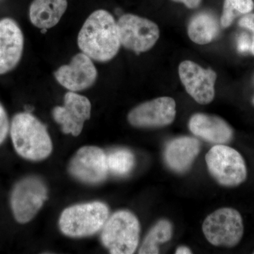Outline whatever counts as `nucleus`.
Instances as JSON below:
<instances>
[{
	"label": "nucleus",
	"instance_id": "17",
	"mask_svg": "<svg viewBox=\"0 0 254 254\" xmlns=\"http://www.w3.org/2000/svg\"><path fill=\"white\" fill-rule=\"evenodd\" d=\"M67 6V0H33L29 8L30 21L40 29L54 27L60 22Z\"/></svg>",
	"mask_w": 254,
	"mask_h": 254
},
{
	"label": "nucleus",
	"instance_id": "28",
	"mask_svg": "<svg viewBox=\"0 0 254 254\" xmlns=\"http://www.w3.org/2000/svg\"><path fill=\"white\" fill-rule=\"evenodd\" d=\"M253 101H254V100H253Z\"/></svg>",
	"mask_w": 254,
	"mask_h": 254
},
{
	"label": "nucleus",
	"instance_id": "13",
	"mask_svg": "<svg viewBox=\"0 0 254 254\" xmlns=\"http://www.w3.org/2000/svg\"><path fill=\"white\" fill-rule=\"evenodd\" d=\"M57 81L69 91H83L94 84L98 71L93 60L84 53L73 57L68 64L63 65L55 72Z\"/></svg>",
	"mask_w": 254,
	"mask_h": 254
},
{
	"label": "nucleus",
	"instance_id": "16",
	"mask_svg": "<svg viewBox=\"0 0 254 254\" xmlns=\"http://www.w3.org/2000/svg\"><path fill=\"white\" fill-rule=\"evenodd\" d=\"M200 150V142L196 138L188 136L177 138L167 145L165 162L174 172L185 173L191 166Z\"/></svg>",
	"mask_w": 254,
	"mask_h": 254
},
{
	"label": "nucleus",
	"instance_id": "21",
	"mask_svg": "<svg viewBox=\"0 0 254 254\" xmlns=\"http://www.w3.org/2000/svg\"><path fill=\"white\" fill-rule=\"evenodd\" d=\"M254 8L252 0H225L221 17L222 27L227 28L237 16L250 13Z\"/></svg>",
	"mask_w": 254,
	"mask_h": 254
},
{
	"label": "nucleus",
	"instance_id": "27",
	"mask_svg": "<svg viewBox=\"0 0 254 254\" xmlns=\"http://www.w3.org/2000/svg\"><path fill=\"white\" fill-rule=\"evenodd\" d=\"M251 50H252V53L254 55V37H253V41L252 43V48H251Z\"/></svg>",
	"mask_w": 254,
	"mask_h": 254
},
{
	"label": "nucleus",
	"instance_id": "11",
	"mask_svg": "<svg viewBox=\"0 0 254 254\" xmlns=\"http://www.w3.org/2000/svg\"><path fill=\"white\" fill-rule=\"evenodd\" d=\"M179 74L187 93L197 103L206 105L213 101L217 78L215 71L204 69L193 62L185 61L179 66Z\"/></svg>",
	"mask_w": 254,
	"mask_h": 254
},
{
	"label": "nucleus",
	"instance_id": "14",
	"mask_svg": "<svg viewBox=\"0 0 254 254\" xmlns=\"http://www.w3.org/2000/svg\"><path fill=\"white\" fill-rule=\"evenodd\" d=\"M24 38L12 18L0 20V75L14 69L22 57Z\"/></svg>",
	"mask_w": 254,
	"mask_h": 254
},
{
	"label": "nucleus",
	"instance_id": "1",
	"mask_svg": "<svg viewBox=\"0 0 254 254\" xmlns=\"http://www.w3.org/2000/svg\"><path fill=\"white\" fill-rule=\"evenodd\" d=\"M77 43L82 53L92 60L100 63L110 61L121 46L118 22L106 10L93 11L78 33Z\"/></svg>",
	"mask_w": 254,
	"mask_h": 254
},
{
	"label": "nucleus",
	"instance_id": "20",
	"mask_svg": "<svg viewBox=\"0 0 254 254\" xmlns=\"http://www.w3.org/2000/svg\"><path fill=\"white\" fill-rule=\"evenodd\" d=\"M107 163L110 173L117 176H125L134 167V155L124 148L114 150L107 155Z\"/></svg>",
	"mask_w": 254,
	"mask_h": 254
},
{
	"label": "nucleus",
	"instance_id": "4",
	"mask_svg": "<svg viewBox=\"0 0 254 254\" xmlns=\"http://www.w3.org/2000/svg\"><path fill=\"white\" fill-rule=\"evenodd\" d=\"M140 224L127 210H120L108 218L102 229L101 241L110 254H131L139 242Z\"/></svg>",
	"mask_w": 254,
	"mask_h": 254
},
{
	"label": "nucleus",
	"instance_id": "12",
	"mask_svg": "<svg viewBox=\"0 0 254 254\" xmlns=\"http://www.w3.org/2000/svg\"><path fill=\"white\" fill-rule=\"evenodd\" d=\"M176 116V103L170 97H161L138 105L128 115L132 126L153 128L168 126Z\"/></svg>",
	"mask_w": 254,
	"mask_h": 254
},
{
	"label": "nucleus",
	"instance_id": "9",
	"mask_svg": "<svg viewBox=\"0 0 254 254\" xmlns=\"http://www.w3.org/2000/svg\"><path fill=\"white\" fill-rule=\"evenodd\" d=\"M68 171L74 178L84 183L90 185L101 183L109 173L107 155L98 147L93 145L82 147L70 161Z\"/></svg>",
	"mask_w": 254,
	"mask_h": 254
},
{
	"label": "nucleus",
	"instance_id": "19",
	"mask_svg": "<svg viewBox=\"0 0 254 254\" xmlns=\"http://www.w3.org/2000/svg\"><path fill=\"white\" fill-rule=\"evenodd\" d=\"M173 228L171 222L161 220L157 222L148 232L138 254H156L159 253V246L166 243L173 237Z\"/></svg>",
	"mask_w": 254,
	"mask_h": 254
},
{
	"label": "nucleus",
	"instance_id": "8",
	"mask_svg": "<svg viewBox=\"0 0 254 254\" xmlns=\"http://www.w3.org/2000/svg\"><path fill=\"white\" fill-rule=\"evenodd\" d=\"M118 26L121 46L137 53L151 49L160 36L154 22L136 15H123L118 20Z\"/></svg>",
	"mask_w": 254,
	"mask_h": 254
},
{
	"label": "nucleus",
	"instance_id": "22",
	"mask_svg": "<svg viewBox=\"0 0 254 254\" xmlns=\"http://www.w3.org/2000/svg\"><path fill=\"white\" fill-rule=\"evenodd\" d=\"M9 124L7 114L5 111L4 107L0 103V144L4 141L8 131H9Z\"/></svg>",
	"mask_w": 254,
	"mask_h": 254
},
{
	"label": "nucleus",
	"instance_id": "15",
	"mask_svg": "<svg viewBox=\"0 0 254 254\" xmlns=\"http://www.w3.org/2000/svg\"><path fill=\"white\" fill-rule=\"evenodd\" d=\"M189 127L195 136L214 144H226L233 138L231 127L216 116L195 114L190 119Z\"/></svg>",
	"mask_w": 254,
	"mask_h": 254
},
{
	"label": "nucleus",
	"instance_id": "5",
	"mask_svg": "<svg viewBox=\"0 0 254 254\" xmlns=\"http://www.w3.org/2000/svg\"><path fill=\"white\" fill-rule=\"evenodd\" d=\"M205 162L209 173L222 186L237 187L247 179L245 160L231 147L224 144L214 145L205 155Z\"/></svg>",
	"mask_w": 254,
	"mask_h": 254
},
{
	"label": "nucleus",
	"instance_id": "3",
	"mask_svg": "<svg viewBox=\"0 0 254 254\" xmlns=\"http://www.w3.org/2000/svg\"><path fill=\"white\" fill-rule=\"evenodd\" d=\"M109 218V208L103 202L72 205L65 209L59 220L60 230L66 236L80 238L101 230Z\"/></svg>",
	"mask_w": 254,
	"mask_h": 254
},
{
	"label": "nucleus",
	"instance_id": "6",
	"mask_svg": "<svg viewBox=\"0 0 254 254\" xmlns=\"http://www.w3.org/2000/svg\"><path fill=\"white\" fill-rule=\"evenodd\" d=\"M203 232L211 245L232 248L238 245L243 237L242 215L234 208L219 209L205 218Z\"/></svg>",
	"mask_w": 254,
	"mask_h": 254
},
{
	"label": "nucleus",
	"instance_id": "23",
	"mask_svg": "<svg viewBox=\"0 0 254 254\" xmlns=\"http://www.w3.org/2000/svg\"><path fill=\"white\" fill-rule=\"evenodd\" d=\"M252 48L250 37L246 33H242L237 41V49L241 53H248Z\"/></svg>",
	"mask_w": 254,
	"mask_h": 254
},
{
	"label": "nucleus",
	"instance_id": "24",
	"mask_svg": "<svg viewBox=\"0 0 254 254\" xmlns=\"http://www.w3.org/2000/svg\"><path fill=\"white\" fill-rule=\"evenodd\" d=\"M239 23L242 27L247 28L254 33V14L246 15L243 18H241Z\"/></svg>",
	"mask_w": 254,
	"mask_h": 254
},
{
	"label": "nucleus",
	"instance_id": "18",
	"mask_svg": "<svg viewBox=\"0 0 254 254\" xmlns=\"http://www.w3.org/2000/svg\"><path fill=\"white\" fill-rule=\"evenodd\" d=\"M218 21L213 15L208 13L197 14L189 25V36L196 44H208L218 36Z\"/></svg>",
	"mask_w": 254,
	"mask_h": 254
},
{
	"label": "nucleus",
	"instance_id": "29",
	"mask_svg": "<svg viewBox=\"0 0 254 254\" xmlns=\"http://www.w3.org/2000/svg\"></svg>",
	"mask_w": 254,
	"mask_h": 254
},
{
	"label": "nucleus",
	"instance_id": "2",
	"mask_svg": "<svg viewBox=\"0 0 254 254\" xmlns=\"http://www.w3.org/2000/svg\"><path fill=\"white\" fill-rule=\"evenodd\" d=\"M10 132L15 150L23 158L41 161L53 151V142L46 127L31 113L16 114Z\"/></svg>",
	"mask_w": 254,
	"mask_h": 254
},
{
	"label": "nucleus",
	"instance_id": "10",
	"mask_svg": "<svg viewBox=\"0 0 254 254\" xmlns=\"http://www.w3.org/2000/svg\"><path fill=\"white\" fill-rule=\"evenodd\" d=\"M91 103L86 96L69 91L64 97L63 106L53 110L55 121L66 134L79 136L84 124L91 118Z\"/></svg>",
	"mask_w": 254,
	"mask_h": 254
},
{
	"label": "nucleus",
	"instance_id": "26",
	"mask_svg": "<svg viewBox=\"0 0 254 254\" xmlns=\"http://www.w3.org/2000/svg\"><path fill=\"white\" fill-rule=\"evenodd\" d=\"M177 254H191V251L187 247H180L179 248H177L176 250V252H175Z\"/></svg>",
	"mask_w": 254,
	"mask_h": 254
},
{
	"label": "nucleus",
	"instance_id": "25",
	"mask_svg": "<svg viewBox=\"0 0 254 254\" xmlns=\"http://www.w3.org/2000/svg\"><path fill=\"white\" fill-rule=\"evenodd\" d=\"M177 2H182L190 9H194L200 4L201 0H173Z\"/></svg>",
	"mask_w": 254,
	"mask_h": 254
},
{
	"label": "nucleus",
	"instance_id": "7",
	"mask_svg": "<svg viewBox=\"0 0 254 254\" xmlns=\"http://www.w3.org/2000/svg\"><path fill=\"white\" fill-rule=\"evenodd\" d=\"M48 198V189L41 179L29 177L15 186L11 197L15 219L26 223L36 216Z\"/></svg>",
	"mask_w": 254,
	"mask_h": 254
}]
</instances>
